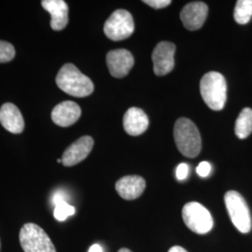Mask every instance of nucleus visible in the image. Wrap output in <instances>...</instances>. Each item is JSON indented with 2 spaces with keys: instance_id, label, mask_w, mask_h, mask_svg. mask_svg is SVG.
<instances>
[{
  "instance_id": "25",
  "label": "nucleus",
  "mask_w": 252,
  "mask_h": 252,
  "mask_svg": "<svg viewBox=\"0 0 252 252\" xmlns=\"http://www.w3.org/2000/svg\"><path fill=\"white\" fill-rule=\"evenodd\" d=\"M89 252H103V249L101 248V246H99L98 244H94L91 247Z\"/></svg>"
},
{
  "instance_id": "3",
  "label": "nucleus",
  "mask_w": 252,
  "mask_h": 252,
  "mask_svg": "<svg viewBox=\"0 0 252 252\" xmlns=\"http://www.w3.org/2000/svg\"><path fill=\"white\" fill-rule=\"evenodd\" d=\"M200 92L207 107L213 110H221L224 108L227 98V84L220 73L211 71L202 78Z\"/></svg>"
},
{
  "instance_id": "17",
  "label": "nucleus",
  "mask_w": 252,
  "mask_h": 252,
  "mask_svg": "<svg viewBox=\"0 0 252 252\" xmlns=\"http://www.w3.org/2000/svg\"><path fill=\"white\" fill-rule=\"evenodd\" d=\"M235 135L240 138H247L252 132V109L250 108H245L239 113L237 120L235 122L234 127Z\"/></svg>"
},
{
  "instance_id": "4",
  "label": "nucleus",
  "mask_w": 252,
  "mask_h": 252,
  "mask_svg": "<svg viewBox=\"0 0 252 252\" xmlns=\"http://www.w3.org/2000/svg\"><path fill=\"white\" fill-rule=\"evenodd\" d=\"M224 202L235 228L242 234L250 233L252 230V217L243 196L235 190H229L224 195Z\"/></svg>"
},
{
  "instance_id": "21",
  "label": "nucleus",
  "mask_w": 252,
  "mask_h": 252,
  "mask_svg": "<svg viewBox=\"0 0 252 252\" xmlns=\"http://www.w3.org/2000/svg\"><path fill=\"white\" fill-rule=\"evenodd\" d=\"M145 4L149 5L153 9H163L171 4L170 0H144Z\"/></svg>"
},
{
  "instance_id": "7",
  "label": "nucleus",
  "mask_w": 252,
  "mask_h": 252,
  "mask_svg": "<svg viewBox=\"0 0 252 252\" xmlns=\"http://www.w3.org/2000/svg\"><path fill=\"white\" fill-rule=\"evenodd\" d=\"M135 29L132 14L126 9L115 10L104 25V32L113 41L124 40L131 36Z\"/></svg>"
},
{
  "instance_id": "10",
  "label": "nucleus",
  "mask_w": 252,
  "mask_h": 252,
  "mask_svg": "<svg viewBox=\"0 0 252 252\" xmlns=\"http://www.w3.org/2000/svg\"><path fill=\"white\" fill-rule=\"evenodd\" d=\"M208 13L207 4L204 2H191L187 4L180 12L183 26L188 30L194 31L203 27Z\"/></svg>"
},
{
  "instance_id": "24",
  "label": "nucleus",
  "mask_w": 252,
  "mask_h": 252,
  "mask_svg": "<svg viewBox=\"0 0 252 252\" xmlns=\"http://www.w3.org/2000/svg\"><path fill=\"white\" fill-rule=\"evenodd\" d=\"M66 200H67V194L63 190H57L53 195V203L54 206L62 202H66Z\"/></svg>"
},
{
  "instance_id": "26",
  "label": "nucleus",
  "mask_w": 252,
  "mask_h": 252,
  "mask_svg": "<svg viewBox=\"0 0 252 252\" xmlns=\"http://www.w3.org/2000/svg\"><path fill=\"white\" fill-rule=\"evenodd\" d=\"M168 252H188L185 249H183L182 247L180 246H175V247H172L171 249L169 250Z\"/></svg>"
},
{
  "instance_id": "1",
  "label": "nucleus",
  "mask_w": 252,
  "mask_h": 252,
  "mask_svg": "<svg viewBox=\"0 0 252 252\" xmlns=\"http://www.w3.org/2000/svg\"><path fill=\"white\" fill-rule=\"evenodd\" d=\"M56 84L63 92L75 97L88 96L94 89L90 78L69 63L63 64L59 70L56 76Z\"/></svg>"
},
{
  "instance_id": "23",
  "label": "nucleus",
  "mask_w": 252,
  "mask_h": 252,
  "mask_svg": "<svg viewBox=\"0 0 252 252\" xmlns=\"http://www.w3.org/2000/svg\"><path fill=\"white\" fill-rule=\"evenodd\" d=\"M189 174V165L187 163H180L177 168L176 175L179 180H184Z\"/></svg>"
},
{
  "instance_id": "13",
  "label": "nucleus",
  "mask_w": 252,
  "mask_h": 252,
  "mask_svg": "<svg viewBox=\"0 0 252 252\" xmlns=\"http://www.w3.org/2000/svg\"><path fill=\"white\" fill-rule=\"evenodd\" d=\"M119 195L126 200L138 198L146 188V181L140 176H126L115 185Z\"/></svg>"
},
{
  "instance_id": "14",
  "label": "nucleus",
  "mask_w": 252,
  "mask_h": 252,
  "mask_svg": "<svg viewBox=\"0 0 252 252\" xmlns=\"http://www.w3.org/2000/svg\"><path fill=\"white\" fill-rule=\"evenodd\" d=\"M0 123L7 131L13 134L22 133L25 128L23 115L12 103H6L0 108Z\"/></svg>"
},
{
  "instance_id": "15",
  "label": "nucleus",
  "mask_w": 252,
  "mask_h": 252,
  "mask_svg": "<svg viewBox=\"0 0 252 252\" xmlns=\"http://www.w3.org/2000/svg\"><path fill=\"white\" fill-rule=\"evenodd\" d=\"M41 5L52 16V29L60 31L66 27L68 24V7L63 0H43Z\"/></svg>"
},
{
  "instance_id": "2",
  "label": "nucleus",
  "mask_w": 252,
  "mask_h": 252,
  "mask_svg": "<svg viewBox=\"0 0 252 252\" xmlns=\"http://www.w3.org/2000/svg\"><path fill=\"white\" fill-rule=\"evenodd\" d=\"M174 138L180 153L188 158L198 156L202 139L196 126L187 118L179 119L174 126Z\"/></svg>"
},
{
  "instance_id": "27",
  "label": "nucleus",
  "mask_w": 252,
  "mask_h": 252,
  "mask_svg": "<svg viewBox=\"0 0 252 252\" xmlns=\"http://www.w3.org/2000/svg\"><path fill=\"white\" fill-rule=\"evenodd\" d=\"M118 252H132L130 250H128V249H121L120 251Z\"/></svg>"
},
{
  "instance_id": "6",
  "label": "nucleus",
  "mask_w": 252,
  "mask_h": 252,
  "mask_svg": "<svg viewBox=\"0 0 252 252\" xmlns=\"http://www.w3.org/2000/svg\"><path fill=\"white\" fill-rule=\"evenodd\" d=\"M182 218L186 226L195 234H207L213 227L210 212L197 202H190L183 207Z\"/></svg>"
},
{
  "instance_id": "16",
  "label": "nucleus",
  "mask_w": 252,
  "mask_h": 252,
  "mask_svg": "<svg viewBox=\"0 0 252 252\" xmlns=\"http://www.w3.org/2000/svg\"><path fill=\"white\" fill-rule=\"evenodd\" d=\"M149 118L141 108H130L124 116V127L130 135H139L148 129Z\"/></svg>"
},
{
  "instance_id": "18",
  "label": "nucleus",
  "mask_w": 252,
  "mask_h": 252,
  "mask_svg": "<svg viewBox=\"0 0 252 252\" xmlns=\"http://www.w3.org/2000/svg\"><path fill=\"white\" fill-rule=\"evenodd\" d=\"M234 17L239 25L248 24L252 17V0H238L234 8Z\"/></svg>"
},
{
  "instance_id": "20",
  "label": "nucleus",
  "mask_w": 252,
  "mask_h": 252,
  "mask_svg": "<svg viewBox=\"0 0 252 252\" xmlns=\"http://www.w3.org/2000/svg\"><path fill=\"white\" fill-rule=\"evenodd\" d=\"M15 56V49L12 44L0 40V63L11 61Z\"/></svg>"
},
{
  "instance_id": "22",
  "label": "nucleus",
  "mask_w": 252,
  "mask_h": 252,
  "mask_svg": "<svg viewBox=\"0 0 252 252\" xmlns=\"http://www.w3.org/2000/svg\"><path fill=\"white\" fill-rule=\"evenodd\" d=\"M196 172L200 177L206 178L211 172V164L208 162H200L196 168Z\"/></svg>"
},
{
  "instance_id": "9",
  "label": "nucleus",
  "mask_w": 252,
  "mask_h": 252,
  "mask_svg": "<svg viewBox=\"0 0 252 252\" xmlns=\"http://www.w3.org/2000/svg\"><path fill=\"white\" fill-rule=\"evenodd\" d=\"M134 56L126 49H118L110 51L107 54L108 70L114 78L126 77L134 66Z\"/></svg>"
},
{
  "instance_id": "19",
  "label": "nucleus",
  "mask_w": 252,
  "mask_h": 252,
  "mask_svg": "<svg viewBox=\"0 0 252 252\" xmlns=\"http://www.w3.org/2000/svg\"><path fill=\"white\" fill-rule=\"evenodd\" d=\"M76 212L75 207L69 205L67 202H62L55 206L54 216L57 220L63 221L69 216H73Z\"/></svg>"
},
{
  "instance_id": "12",
  "label": "nucleus",
  "mask_w": 252,
  "mask_h": 252,
  "mask_svg": "<svg viewBox=\"0 0 252 252\" xmlns=\"http://www.w3.org/2000/svg\"><path fill=\"white\" fill-rule=\"evenodd\" d=\"M81 115L80 106L73 101H63L54 107L52 120L55 125L67 127L74 125Z\"/></svg>"
},
{
  "instance_id": "8",
  "label": "nucleus",
  "mask_w": 252,
  "mask_h": 252,
  "mask_svg": "<svg viewBox=\"0 0 252 252\" xmlns=\"http://www.w3.org/2000/svg\"><path fill=\"white\" fill-rule=\"evenodd\" d=\"M175 52L176 46L169 41H162L154 48L152 59L153 70L157 76H164L173 70Z\"/></svg>"
},
{
  "instance_id": "11",
  "label": "nucleus",
  "mask_w": 252,
  "mask_h": 252,
  "mask_svg": "<svg viewBox=\"0 0 252 252\" xmlns=\"http://www.w3.org/2000/svg\"><path fill=\"white\" fill-rule=\"evenodd\" d=\"M94 147V139L89 135L81 136L70 145L63 153L62 162L64 166H73L83 161L90 154Z\"/></svg>"
},
{
  "instance_id": "5",
  "label": "nucleus",
  "mask_w": 252,
  "mask_h": 252,
  "mask_svg": "<svg viewBox=\"0 0 252 252\" xmlns=\"http://www.w3.org/2000/svg\"><path fill=\"white\" fill-rule=\"evenodd\" d=\"M19 239L25 252H56L49 235L35 223H27L23 226Z\"/></svg>"
}]
</instances>
